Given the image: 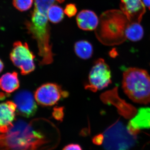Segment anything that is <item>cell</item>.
Wrapping results in <instances>:
<instances>
[{
  "mask_svg": "<svg viewBox=\"0 0 150 150\" xmlns=\"http://www.w3.org/2000/svg\"><path fill=\"white\" fill-rule=\"evenodd\" d=\"M99 20L95 34L101 43L113 45L126 39L125 33L130 22L122 11H106L101 14Z\"/></svg>",
  "mask_w": 150,
  "mask_h": 150,
  "instance_id": "6da1fadb",
  "label": "cell"
},
{
  "mask_svg": "<svg viewBox=\"0 0 150 150\" xmlns=\"http://www.w3.org/2000/svg\"><path fill=\"white\" fill-rule=\"evenodd\" d=\"M42 138L30 124L21 120L0 134V150H31Z\"/></svg>",
  "mask_w": 150,
  "mask_h": 150,
  "instance_id": "7a4b0ae2",
  "label": "cell"
},
{
  "mask_svg": "<svg viewBox=\"0 0 150 150\" xmlns=\"http://www.w3.org/2000/svg\"><path fill=\"white\" fill-rule=\"evenodd\" d=\"M28 34L36 40L40 57V65L51 64L54 60V54L50 43V27L47 15L34 9L31 13V21L24 23Z\"/></svg>",
  "mask_w": 150,
  "mask_h": 150,
  "instance_id": "3957f363",
  "label": "cell"
},
{
  "mask_svg": "<svg viewBox=\"0 0 150 150\" xmlns=\"http://www.w3.org/2000/svg\"><path fill=\"white\" fill-rule=\"evenodd\" d=\"M124 92L134 102L150 103V75L146 71L136 68L127 69L123 74Z\"/></svg>",
  "mask_w": 150,
  "mask_h": 150,
  "instance_id": "277c9868",
  "label": "cell"
},
{
  "mask_svg": "<svg viewBox=\"0 0 150 150\" xmlns=\"http://www.w3.org/2000/svg\"><path fill=\"white\" fill-rule=\"evenodd\" d=\"M103 146L106 150H129L137 142L121 121H116L104 131Z\"/></svg>",
  "mask_w": 150,
  "mask_h": 150,
  "instance_id": "5b68a950",
  "label": "cell"
},
{
  "mask_svg": "<svg viewBox=\"0 0 150 150\" xmlns=\"http://www.w3.org/2000/svg\"><path fill=\"white\" fill-rule=\"evenodd\" d=\"M10 58L13 64L20 70L21 74H28L35 70V56L26 43L20 41L14 43Z\"/></svg>",
  "mask_w": 150,
  "mask_h": 150,
  "instance_id": "8992f818",
  "label": "cell"
},
{
  "mask_svg": "<svg viewBox=\"0 0 150 150\" xmlns=\"http://www.w3.org/2000/svg\"><path fill=\"white\" fill-rule=\"evenodd\" d=\"M111 82L110 68L103 59H99L96 61L92 67L85 88L87 90L96 92L105 88Z\"/></svg>",
  "mask_w": 150,
  "mask_h": 150,
  "instance_id": "52a82bcc",
  "label": "cell"
},
{
  "mask_svg": "<svg viewBox=\"0 0 150 150\" xmlns=\"http://www.w3.org/2000/svg\"><path fill=\"white\" fill-rule=\"evenodd\" d=\"M68 95L69 93L64 91L60 86L53 83L42 85L37 88L34 94L36 102L44 106L54 105Z\"/></svg>",
  "mask_w": 150,
  "mask_h": 150,
  "instance_id": "ba28073f",
  "label": "cell"
},
{
  "mask_svg": "<svg viewBox=\"0 0 150 150\" xmlns=\"http://www.w3.org/2000/svg\"><path fill=\"white\" fill-rule=\"evenodd\" d=\"M13 101L16 105L17 113L23 117H32L37 111V102L34 95L28 91L18 92L14 96Z\"/></svg>",
  "mask_w": 150,
  "mask_h": 150,
  "instance_id": "9c48e42d",
  "label": "cell"
},
{
  "mask_svg": "<svg viewBox=\"0 0 150 150\" xmlns=\"http://www.w3.org/2000/svg\"><path fill=\"white\" fill-rule=\"evenodd\" d=\"M120 8L130 22L139 23L146 12L142 0H121Z\"/></svg>",
  "mask_w": 150,
  "mask_h": 150,
  "instance_id": "30bf717a",
  "label": "cell"
},
{
  "mask_svg": "<svg viewBox=\"0 0 150 150\" xmlns=\"http://www.w3.org/2000/svg\"><path fill=\"white\" fill-rule=\"evenodd\" d=\"M129 133L136 136L141 129H150V108H140L127 126Z\"/></svg>",
  "mask_w": 150,
  "mask_h": 150,
  "instance_id": "8fae6325",
  "label": "cell"
},
{
  "mask_svg": "<svg viewBox=\"0 0 150 150\" xmlns=\"http://www.w3.org/2000/svg\"><path fill=\"white\" fill-rule=\"evenodd\" d=\"M16 112V106L13 101L0 103V133H4L13 125Z\"/></svg>",
  "mask_w": 150,
  "mask_h": 150,
  "instance_id": "7c38bea8",
  "label": "cell"
},
{
  "mask_svg": "<svg viewBox=\"0 0 150 150\" xmlns=\"http://www.w3.org/2000/svg\"><path fill=\"white\" fill-rule=\"evenodd\" d=\"M79 28L86 31H91L96 29L99 19L95 13L89 10L81 11L76 18Z\"/></svg>",
  "mask_w": 150,
  "mask_h": 150,
  "instance_id": "4fadbf2b",
  "label": "cell"
},
{
  "mask_svg": "<svg viewBox=\"0 0 150 150\" xmlns=\"http://www.w3.org/2000/svg\"><path fill=\"white\" fill-rule=\"evenodd\" d=\"M0 86L6 93H11L19 88L18 74L16 72L7 73L0 78Z\"/></svg>",
  "mask_w": 150,
  "mask_h": 150,
  "instance_id": "5bb4252c",
  "label": "cell"
},
{
  "mask_svg": "<svg viewBox=\"0 0 150 150\" xmlns=\"http://www.w3.org/2000/svg\"><path fill=\"white\" fill-rule=\"evenodd\" d=\"M93 51L92 45L87 40H79L75 43V53L81 59L86 60L91 58L93 54Z\"/></svg>",
  "mask_w": 150,
  "mask_h": 150,
  "instance_id": "9a60e30c",
  "label": "cell"
},
{
  "mask_svg": "<svg viewBox=\"0 0 150 150\" xmlns=\"http://www.w3.org/2000/svg\"><path fill=\"white\" fill-rule=\"evenodd\" d=\"M126 38L132 41H137L144 36V30L139 23H131L126 28L125 33Z\"/></svg>",
  "mask_w": 150,
  "mask_h": 150,
  "instance_id": "2e32d148",
  "label": "cell"
},
{
  "mask_svg": "<svg viewBox=\"0 0 150 150\" xmlns=\"http://www.w3.org/2000/svg\"><path fill=\"white\" fill-rule=\"evenodd\" d=\"M48 20L52 23L57 24L61 22L64 17V12L63 8L58 5L51 6L47 13Z\"/></svg>",
  "mask_w": 150,
  "mask_h": 150,
  "instance_id": "e0dca14e",
  "label": "cell"
},
{
  "mask_svg": "<svg viewBox=\"0 0 150 150\" xmlns=\"http://www.w3.org/2000/svg\"><path fill=\"white\" fill-rule=\"evenodd\" d=\"M56 0H34L35 8L41 13L47 15L48 9L54 4Z\"/></svg>",
  "mask_w": 150,
  "mask_h": 150,
  "instance_id": "ac0fdd59",
  "label": "cell"
},
{
  "mask_svg": "<svg viewBox=\"0 0 150 150\" xmlns=\"http://www.w3.org/2000/svg\"><path fill=\"white\" fill-rule=\"evenodd\" d=\"M33 0H13L14 7L18 10L23 12L31 8Z\"/></svg>",
  "mask_w": 150,
  "mask_h": 150,
  "instance_id": "d6986e66",
  "label": "cell"
},
{
  "mask_svg": "<svg viewBox=\"0 0 150 150\" xmlns=\"http://www.w3.org/2000/svg\"><path fill=\"white\" fill-rule=\"evenodd\" d=\"M64 13L68 17L71 18L76 15L77 12L76 6L74 4H69L65 7Z\"/></svg>",
  "mask_w": 150,
  "mask_h": 150,
  "instance_id": "ffe728a7",
  "label": "cell"
},
{
  "mask_svg": "<svg viewBox=\"0 0 150 150\" xmlns=\"http://www.w3.org/2000/svg\"><path fill=\"white\" fill-rule=\"evenodd\" d=\"M104 135L102 134L96 135L93 137L92 139L93 143L96 145H101L104 142Z\"/></svg>",
  "mask_w": 150,
  "mask_h": 150,
  "instance_id": "44dd1931",
  "label": "cell"
},
{
  "mask_svg": "<svg viewBox=\"0 0 150 150\" xmlns=\"http://www.w3.org/2000/svg\"><path fill=\"white\" fill-rule=\"evenodd\" d=\"M63 150H83L81 147L78 144H71L67 145Z\"/></svg>",
  "mask_w": 150,
  "mask_h": 150,
  "instance_id": "7402d4cb",
  "label": "cell"
},
{
  "mask_svg": "<svg viewBox=\"0 0 150 150\" xmlns=\"http://www.w3.org/2000/svg\"><path fill=\"white\" fill-rule=\"evenodd\" d=\"M57 110L55 111L54 113V118L58 120H62L63 117V112L62 110Z\"/></svg>",
  "mask_w": 150,
  "mask_h": 150,
  "instance_id": "603a6c76",
  "label": "cell"
},
{
  "mask_svg": "<svg viewBox=\"0 0 150 150\" xmlns=\"http://www.w3.org/2000/svg\"><path fill=\"white\" fill-rule=\"evenodd\" d=\"M142 2L144 3V5L146 6L150 10V0H143Z\"/></svg>",
  "mask_w": 150,
  "mask_h": 150,
  "instance_id": "cb8c5ba5",
  "label": "cell"
},
{
  "mask_svg": "<svg viewBox=\"0 0 150 150\" xmlns=\"http://www.w3.org/2000/svg\"><path fill=\"white\" fill-rule=\"evenodd\" d=\"M8 93H0V100H3L5 99L8 96Z\"/></svg>",
  "mask_w": 150,
  "mask_h": 150,
  "instance_id": "d4e9b609",
  "label": "cell"
},
{
  "mask_svg": "<svg viewBox=\"0 0 150 150\" xmlns=\"http://www.w3.org/2000/svg\"><path fill=\"white\" fill-rule=\"evenodd\" d=\"M4 63H3L1 60L0 59V73L2 71L3 69H4Z\"/></svg>",
  "mask_w": 150,
  "mask_h": 150,
  "instance_id": "484cf974",
  "label": "cell"
},
{
  "mask_svg": "<svg viewBox=\"0 0 150 150\" xmlns=\"http://www.w3.org/2000/svg\"><path fill=\"white\" fill-rule=\"evenodd\" d=\"M56 1L59 3H62L64 2L65 0H56Z\"/></svg>",
  "mask_w": 150,
  "mask_h": 150,
  "instance_id": "4316f807",
  "label": "cell"
}]
</instances>
